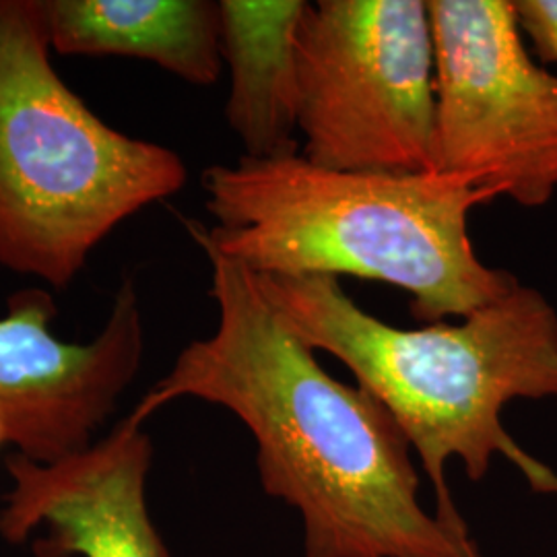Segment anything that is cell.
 <instances>
[{
  "label": "cell",
  "mask_w": 557,
  "mask_h": 557,
  "mask_svg": "<svg viewBox=\"0 0 557 557\" xmlns=\"http://www.w3.org/2000/svg\"><path fill=\"white\" fill-rule=\"evenodd\" d=\"M50 50L41 0H0V264L66 289L101 239L178 195L188 170L96 116Z\"/></svg>",
  "instance_id": "4"
},
{
  "label": "cell",
  "mask_w": 557,
  "mask_h": 557,
  "mask_svg": "<svg viewBox=\"0 0 557 557\" xmlns=\"http://www.w3.org/2000/svg\"><path fill=\"white\" fill-rule=\"evenodd\" d=\"M4 444V436H2V430H0V446Z\"/></svg>",
  "instance_id": "12"
},
{
  "label": "cell",
  "mask_w": 557,
  "mask_h": 557,
  "mask_svg": "<svg viewBox=\"0 0 557 557\" xmlns=\"http://www.w3.org/2000/svg\"><path fill=\"white\" fill-rule=\"evenodd\" d=\"M296 71L306 160L337 172H434L436 52L428 2H308Z\"/></svg>",
  "instance_id": "5"
},
{
  "label": "cell",
  "mask_w": 557,
  "mask_h": 557,
  "mask_svg": "<svg viewBox=\"0 0 557 557\" xmlns=\"http://www.w3.org/2000/svg\"><path fill=\"white\" fill-rule=\"evenodd\" d=\"M200 250L218 329L180 351L131 418L186 397L232 411L257 440L264 494L298 510L306 557H479L423 508L411 444L382 400L320 366L257 273Z\"/></svg>",
  "instance_id": "1"
},
{
  "label": "cell",
  "mask_w": 557,
  "mask_h": 557,
  "mask_svg": "<svg viewBox=\"0 0 557 557\" xmlns=\"http://www.w3.org/2000/svg\"><path fill=\"white\" fill-rule=\"evenodd\" d=\"M50 48L64 57L149 60L193 85L223 71L220 2L41 0Z\"/></svg>",
  "instance_id": "9"
},
{
  "label": "cell",
  "mask_w": 557,
  "mask_h": 557,
  "mask_svg": "<svg viewBox=\"0 0 557 557\" xmlns=\"http://www.w3.org/2000/svg\"><path fill=\"white\" fill-rule=\"evenodd\" d=\"M434 174L527 209L557 190V77L531 59L512 0H430Z\"/></svg>",
  "instance_id": "6"
},
{
  "label": "cell",
  "mask_w": 557,
  "mask_h": 557,
  "mask_svg": "<svg viewBox=\"0 0 557 557\" xmlns=\"http://www.w3.org/2000/svg\"><path fill=\"white\" fill-rule=\"evenodd\" d=\"M57 304L27 289L0 319V430L4 444L41 465L87 450L139 372L145 331L126 278L100 335L69 343L50 331Z\"/></svg>",
  "instance_id": "7"
},
{
  "label": "cell",
  "mask_w": 557,
  "mask_h": 557,
  "mask_svg": "<svg viewBox=\"0 0 557 557\" xmlns=\"http://www.w3.org/2000/svg\"><path fill=\"white\" fill-rule=\"evenodd\" d=\"M260 283L299 341L343 361L397 419L434 483L436 517L446 527L467 533L446 483L453 458L481 481L494 457H504L533 492L557 496L556 471L502 423L515 398L557 397V312L535 287L518 285L460 324L407 331L361 310L335 277Z\"/></svg>",
  "instance_id": "3"
},
{
  "label": "cell",
  "mask_w": 557,
  "mask_h": 557,
  "mask_svg": "<svg viewBox=\"0 0 557 557\" xmlns=\"http://www.w3.org/2000/svg\"><path fill=\"white\" fill-rule=\"evenodd\" d=\"M215 225L186 221L209 246L260 277L372 278L411 296L425 324L469 317L520 285L483 264L471 211L498 195L444 174L337 172L301 153L202 172Z\"/></svg>",
  "instance_id": "2"
},
{
  "label": "cell",
  "mask_w": 557,
  "mask_h": 557,
  "mask_svg": "<svg viewBox=\"0 0 557 557\" xmlns=\"http://www.w3.org/2000/svg\"><path fill=\"white\" fill-rule=\"evenodd\" d=\"M306 0H220L221 57L230 66L225 119L246 158L296 156V34Z\"/></svg>",
  "instance_id": "10"
},
{
  "label": "cell",
  "mask_w": 557,
  "mask_h": 557,
  "mask_svg": "<svg viewBox=\"0 0 557 557\" xmlns=\"http://www.w3.org/2000/svg\"><path fill=\"white\" fill-rule=\"evenodd\" d=\"M153 444L128 418L87 450L41 465L7 458L11 490L0 508V537L27 543L38 557H174L147 506Z\"/></svg>",
  "instance_id": "8"
},
{
  "label": "cell",
  "mask_w": 557,
  "mask_h": 557,
  "mask_svg": "<svg viewBox=\"0 0 557 557\" xmlns=\"http://www.w3.org/2000/svg\"><path fill=\"white\" fill-rule=\"evenodd\" d=\"M512 4L539 59L557 62V0H512Z\"/></svg>",
  "instance_id": "11"
}]
</instances>
